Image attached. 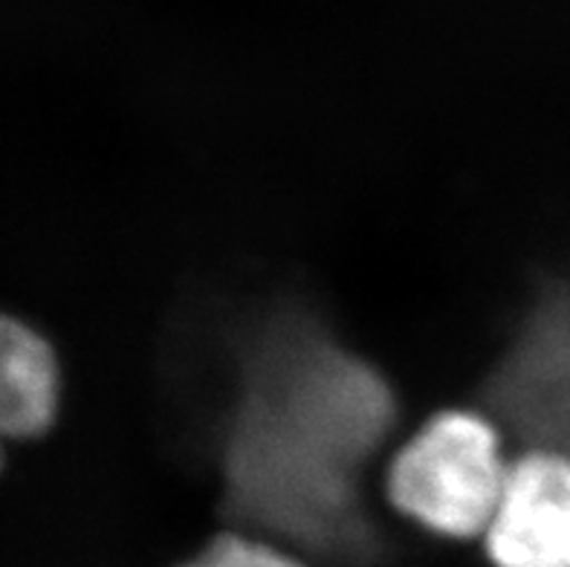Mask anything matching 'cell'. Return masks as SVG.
<instances>
[{
	"instance_id": "cell-1",
	"label": "cell",
	"mask_w": 570,
	"mask_h": 567,
	"mask_svg": "<svg viewBox=\"0 0 570 567\" xmlns=\"http://www.w3.org/2000/svg\"><path fill=\"white\" fill-rule=\"evenodd\" d=\"M391 426L394 397L374 368L311 331H282L246 371L226 438L232 510L304 554H345L374 525L356 475Z\"/></svg>"
},
{
	"instance_id": "cell-2",
	"label": "cell",
	"mask_w": 570,
	"mask_h": 567,
	"mask_svg": "<svg viewBox=\"0 0 570 567\" xmlns=\"http://www.w3.org/2000/svg\"><path fill=\"white\" fill-rule=\"evenodd\" d=\"M507 472L492 426L466 411H449L423 426L397 454L389 496L420 527L446 539H470L490 527Z\"/></svg>"
},
{
	"instance_id": "cell-3",
	"label": "cell",
	"mask_w": 570,
	"mask_h": 567,
	"mask_svg": "<svg viewBox=\"0 0 570 567\" xmlns=\"http://www.w3.org/2000/svg\"><path fill=\"white\" fill-rule=\"evenodd\" d=\"M495 567H570V458L530 452L507 472L484 532Z\"/></svg>"
},
{
	"instance_id": "cell-4",
	"label": "cell",
	"mask_w": 570,
	"mask_h": 567,
	"mask_svg": "<svg viewBox=\"0 0 570 567\" xmlns=\"http://www.w3.org/2000/svg\"><path fill=\"white\" fill-rule=\"evenodd\" d=\"M495 377V402L544 449L570 458V302L544 304Z\"/></svg>"
},
{
	"instance_id": "cell-5",
	"label": "cell",
	"mask_w": 570,
	"mask_h": 567,
	"mask_svg": "<svg viewBox=\"0 0 570 567\" xmlns=\"http://www.w3.org/2000/svg\"><path fill=\"white\" fill-rule=\"evenodd\" d=\"M58 368L50 345L0 313V438H36L52 423Z\"/></svg>"
},
{
	"instance_id": "cell-6",
	"label": "cell",
	"mask_w": 570,
	"mask_h": 567,
	"mask_svg": "<svg viewBox=\"0 0 570 567\" xmlns=\"http://www.w3.org/2000/svg\"><path fill=\"white\" fill-rule=\"evenodd\" d=\"M180 567H311L278 541L255 536H220Z\"/></svg>"
}]
</instances>
